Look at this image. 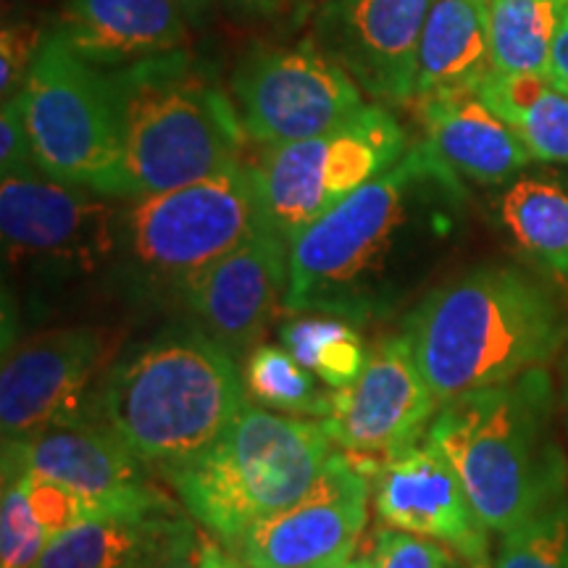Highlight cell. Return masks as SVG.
Listing matches in <instances>:
<instances>
[{
	"label": "cell",
	"instance_id": "cell-17",
	"mask_svg": "<svg viewBox=\"0 0 568 568\" xmlns=\"http://www.w3.org/2000/svg\"><path fill=\"white\" fill-rule=\"evenodd\" d=\"M374 479V510L382 527L437 539L468 568H495L489 529L479 521L456 468L429 437L395 453Z\"/></svg>",
	"mask_w": 568,
	"mask_h": 568
},
{
	"label": "cell",
	"instance_id": "cell-39",
	"mask_svg": "<svg viewBox=\"0 0 568 568\" xmlns=\"http://www.w3.org/2000/svg\"><path fill=\"white\" fill-rule=\"evenodd\" d=\"M358 545V542H355ZM353 552V548L351 550H345V552H339V556H335V558H329V560H324V564H318V566H314V568H343L345 566V560H347V556H351Z\"/></svg>",
	"mask_w": 568,
	"mask_h": 568
},
{
	"label": "cell",
	"instance_id": "cell-13",
	"mask_svg": "<svg viewBox=\"0 0 568 568\" xmlns=\"http://www.w3.org/2000/svg\"><path fill=\"white\" fill-rule=\"evenodd\" d=\"M113 347L111 332L90 324L55 326L13 345L0 374L3 439H27L84 414Z\"/></svg>",
	"mask_w": 568,
	"mask_h": 568
},
{
	"label": "cell",
	"instance_id": "cell-26",
	"mask_svg": "<svg viewBox=\"0 0 568 568\" xmlns=\"http://www.w3.org/2000/svg\"><path fill=\"white\" fill-rule=\"evenodd\" d=\"M280 345L329 389H343L366 368L368 347L351 322L329 314H297L280 326Z\"/></svg>",
	"mask_w": 568,
	"mask_h": 568
},
{
	"label": "cell",
	"instance_id": "cell-10",
	"mask_svg": "<svg viewBox=\"0 0 568 568\" xmlns=\"http://www.w3.org/2000/svg\"><path fill=\"white\" fill-rule=\"evenodd\" d=\"M105 195L45 174H3L0 232L6 264L27 276L95 274L119 253V219Z\"/></svg>",
	"mask_w": 568,
	"mask_h": 568
},
{
	"label": "cell",
	"instance_id": "cell-27",
	"mask_svg": "<svg viewBox=\"0 0 568 568\" xmlns=\"http://www.w3.org/2000/svg\"><path fill=\"white\" fill-rule=\"evenodd\" d=\"M243 379L253 400L280 414L324 418L332 410V393L322 387L324 382L297 364L295 355L282 345L253 347L245 358Z\"/></svg>",
	"mask_w": 568,
	"mask_h": 568
},
{
	"label": "cell",
	"instance_id": "cell-15",
	"mask_svg": "<svg viewBox=\"0 0 568 568\" xmlns=\"http://www.w3.org/2000/svg\"><path fill=\"white\" fill-rule=\"evenodd\" d=\"M287 287L290 243L264 224L203 268L180 301L197 329L237 358L258 347L268 326L287 311Z\"/></svg>",
	"mask_w": 568,
	"mask_h": 568
},
{
	"label": "cell",
	"instance_id": "cell-23",
	"mask_svg": "<svg viewBox=\"0 0 568 568\" xmlns=\"http://www.w3.org/2000/svg\"><path fill=\"white\" fill-rule=\"evenodd\" d=\"M497 222L518 251L568 282V182L518 174L497 197Z\"/></svg>",
	"mask_w": 568,
	"mask_h": 568
},
{
	"label": "cell",
	"instance_id": "cell-21",
	"mask_svg": "<svg viewBox=\"0 0 568 568\" xmlns=\"http://www.w3.org/2000/svg\"><path fill=\"white\" fill-rule=\"evenodd\" d=\"M190 531H195L193 521L166 497L59 531L32 568H124Z\"/></svg>",
	"mask_w": 568,
	"mask_h": 568
},
{
	"label": "cell",
	"instance_id": "cell-29",
	"mask_svg": "<svg viewBox=\"0 0 568 568\" xmlns=\"http://www.w3.org/2000/svg\"><path fill=\"white\" fill-rule=\"evenodd\" d=\"M48 542L51 535L34 516L24 479H6L0 506V568H32Z\"/></svg>",
	"mask_w": 568,
	"mask_h": 568
},
{
	"label": "cell",
	"instance_id": "cell-30",
	"mask_svg": "<svg viewBox=\"0 0 568 568\" xmlns=\"http://www.w3.org/2000/svg\"><path fill=\"white\" fill-rule=\"evenodd\" d=\"M376 568H456L450 548L437 539L379 527L372 535Z\"/></svg>",
	"mask_w": 568,
	"mask_h": 568
},
{
	"label": "cell",
	"instance_id": "cell-20",
	"mask_svg": "<svg viewBox=\"0 0 568 568\" xmlns=\"http://www.w3.org/2000/svg\"><path fill=\"white\" fill-rule=\"evenodd\" d=\"M190 21L176 0H67L53 30L84 61L124 69L180 51Z\"/></svg>",
	"mask_w": 568,
	"mask_h": 568
},
{
	"label": "cell",
	"instance_id": "cell-36",
	"mask_svg": "<svg viewBox=\"0 0 568 568\" xmlns=\"http://www.w3.org/2000/svg\"><path fill=\"white\" fill-rule=\"evenodd\" d=\"M226 9H232L237 17H253V19H266V17H280L295 3V0H224Z\"/></svg>",
	"mask_w": 568,
	"mask_h": 568
},
{
	"label": "cell",
	"instance_id": "cell-2",
	"mask_svg": "<svg viewBox=\"0 0 568 568\" xmlns=\"http://www.w3.org/2000/svg\"><path fill=\"white\" fill-rule=\"evenodd\" d=\"M403 332L443 406L548 366L568 343V308L539 276L487 264L426 290Z\"/></svg>",
	"mask_w": 568,
	"mask_h": 568
},
{
	"label": "cell",
	"instance_id": "cell-12",
	"mask_svg": "<svg viewBox=\"0 0 568 568\" xmlns=\"http://www.w3.org/2000/svg\"><path fill=\"white\" fill-rule=\"evenodd\" d=\"M439 408L406 332L368 347L366 368L353 385L332 389L324 429L366 477H376L395 453L426 437Z\"/></svg>",
	"mask_w": 568,
	"mask_h": 568
},
{
	"label": "cell",
	"instance_id": "cell-31",
	"mask_svg": "<svg viewBox=\"0 0 568 568\" xmlns=\"http://www.w3.org/2000/svg\"><path fill=\"white\" fill-rule=\"evenodd\" d=\"M48 34L32 21H6L0 32V92L3 101L17 95L38 61Z\"/></svg>",
	"mask_w": 568,
	"mask_h": 568
},
{
	"label": "cell",
	"instance_id": "cell-14",
	"mask_svg": "<svg viewBox=\"0 0 568 568\" xmlns=\"http://www.w3.org/2000/svg\"><path fill=\"white\" fill-rule=\"evenodd\" d=\"M368 493V477L347 453H332L295 503L255 521L226 548L247 568H314L364 537Z\"/></svg>",
	"mask_w": 568,
	"mask_h": 568
},
{
	"label": "cell",
	"instance_id": "cell-4",
	"mask_svg": "<svg viewBox=\"0 0 568 568\" xmlns=\"http://www.w3.org/2000/svg\"><path fill=\"white\" fill-rule=\"evenodd\" d=\"M237 358L197 326H174L119 358L90 410L153 468L195 458L245 406Z\"/></svg>",
	"mask_w": 568,
	"mask_h": 568
},
{
	"label": "cell",
	"instance_id": "cell-28",
	"mask_svg": "<svg viewBox=\"0 0 568 568\" xmlns=\"http://www.w3.org/2000/svg\"><path fill=\"white\" fill-rule=\"evenodd\" d=\"M495 568H568V497L503 535Z\"/></svg>",
	"mask_w": 568,
	"mask_h": 568
},
{
	"label": "cell",
	"instance_id": "cell-32",
	"mask_svg": "<svg viewBox=\"0 0 568 568\" xmlns=\"http://www.w3.org/2000/svg\"><path fill=\"white\" fill-rule=\"evenodd\" d=\"M0 169L3 174H42L34 161L30 134H27L24 119L17 98L3 101V116H0Z\"/></svg>",
	"mask_w": 568,
	"mask_h": 568
},
{
	"label": "cell",
	"instance_id": "cell-35",
	"mask_svg": "<svg viewBox=\"0 0 568 568\" xmlns=\"http://www.w3.org/2000/svg\"><path fill=\"white\" fill-rule=\"evenodd\" d=\"M195 568H247L234 552L226 548L222 539L197 531L195 545Z\"/></svg>",
	"mask_w": 568,
	"mask_h": 568
},
{
	"label": "cell",
	"instance_id": "cell-19",
	"mask_svg": "<svg viewBox=\"0 0 568 568\" xmlns=\"http://www.w3.org/2000/svg\"><path fill=\"white\" fill-rule=\"evenodd\" d=\"M410 103L422 140L460 180L508 184L535 161L514 126L489 109L477 88L426 92Z\"/></svg>",
	"mask_w": 568,
	"mask_h": 568
},
{
	"label": "cell",
	"instance_id": "cell-16",
	"mask_svg": "<svg viewBox=\"0 0 568 568\" xmlns=\"http://www.w3.org/2000/svg\"><path fill=\"white\" fill-rule=\"evenodd\" d=\"M432 0H324L311 40L382 103H410Z\"/></svg>",
	"mask_w": 568,
	"mask_h": 568
},
{
	"label": "cell",
	"instance_id": "cell-33",
	"mask_svg": "<svg viewBox=\"0 0 568 568\" xmlns=\"http://www.w3.org/2000/svg\"><path fill=\"white\" fill-rule=\"evenodd\" d=\"M195 545L197 531H190V535L161 545V548H155L124 568H195Z\"/></svg>",
	"mask_w": 568,
	"mask_h": 568
},
{
	"label": "cell",
	"instance_id": "cell-7",
	"mask_svg": "<svg viewBox=\"0 0 568 568\" xmlns=\"http://www.w3.org/2000/svg\"><path fill=\"white\" fill-rule=\"evenodd\" d=\"M264 226L253 163L184 187L132 197L119 219V268L134 293H172Z\"/></svg>",
	"mask_w": 568,
	"mask_h": 568
},
{
	"label": "cell",
	"instance_id": "cell-38",
	"mask_svg": "<svg viewBox=\"0 0 568 568\" xmlns=\"http://www.w3.org/2000/svg\"><path fill=\"white\" fill-rule=\"evenodd\" d=\"M176 3H180L182 9L187 11L190 19H197V17H203V13L211 9L213 0H176Z\"/></svg>",
	"mask_w": 568,
	"mask_h": 568
},
{
	"label": "cell",
	"instance_id": "cell-6",
	"mask_svg": "<svg viewBox=\"0 0 568 568\" xmlns=\"http://www.w3.org/2000/svg\"><path fill=\"white\" fill-rule=\"evenodd\" d=\"M332 445L322 422L276 416L245 403L216 443L161 474L184 510L230 545L314 485Z\"/></svg>",
	"mask_w": 568,
	"mask_h": 568
},
{
	"label": "cell",
	"instance_id": "cell-34",
	"mask_svg": "<svg viewBox=\"0 0 568 568\" xmlns=\"http://www.w3.org/2000/svg\"><path fill=\"white\" fill-rule=\"evenodd\" d=\"M545 74H548L560 90L568 92V0H564V11H560L558 30L550 48L548 71H545Z\"/></svg>",
	"mask_w": 568,
	"mask_h": 568
},
{
	"label": "cell",
	"instance_id": "cell-5",
	"mask_svg": "<svg viewBox=\"0 0 568 568\" xmlns=\"http://www.w3.org/2000/svg\"><path fill=\"white\" fill-rule=\"evenodd\" d=\"M111 77L124 122L119 197L169 193L243 163L237 105L187 53L111 69Z\"/></svg>",
	"mask_w": 568,
	"mask_h": 568
},
{
	"label": "cell",
	"instance_id": "cell-8",
	"mask_svg": "<svg viewBox=\"0 0 568 568\" xmlns=\"http://www.w3.org/2000/svg\"><path fill=\"white\" fill-rule=\"evenodd\" d=\"M13 98L42 174L119 197L124 122L111 69L84 61L53 30Z\"/></svg>",
	"mask_w": 568,
	"mask_h": 568
},
{
	"label": "cell",
	"instance_id": "cell-24",
	"mask_svg": "<svg viewBox=\"0 0 568 568\" xmlns=\"http://www.w3.org/2000/svg\"><path fill=\"white\" fill-rule=\"evenodd\" d=\"M479 95L514 126L531 159L568 166V92L548 74H506L489 71Z\"/></svg>",
	"mask_w": 568,
	"mask_h": 568
},
{
	"label": "cell",
	"instance_id": "cell-22",
	"mask_svg": "<svg viewBox=\"0 0 568 568\" xmlns=\"http://www.w3.org/2000/svg\"><path fill=\"white\" fill-rule=\"evenodd\" d=\"M493 71L487 0H432L416 55V92L479 88Z\"/></svg>",
	"mask_w": 568,
	"mask_h": 568
},
{
	"label": "cell",
	"instance_id": "cell-25",
	"mask_svg": "<svg viewBox=\"0 0 568 568\" xmlns=\"http://www.w3.org/2000/svg\"><path fill=\"white\" fill-rule=\"evenodd\" d=\"M493 69L545 74L564 0H487Z\"/></svg>",
	"mask_w": 568,
	"mask_h": 568
},
{
	"label": "cell",
	"instance_id": "cell-18",
	"mask_svg": "<svg viewBox=\"0 0 568 568\" xmlns=\"http://www.w3.org/2000/svg\"><path fill=\"white\" fill-rule=\"evenodd\" d=\"M151 468L90 408L27 439H3V481L32 474L90 497H130L159 487Z\"/></svg>",
	"mask_w": 568,
	"mask_h": 568
},
{
	"label": "cell",
	"instance_id": "cell-1",
	"mask_svg": "<svg viewBox=\"0 0 568 568\" xmlns=\"http://www.w3.org/2000/svg\"><path fill=\"white\" fill-rule=\"evenodd\" d=\"M464 184L424 140L290 243L287 314L387 322L426 290Z\"/></svg>",
	"mask_w": 568,
	"mask_h": 568
},
{
	"label": "cell",
	"instance_id": "cell-9",
	"mask_svg": "<svg viewBox=\"0 0 568 568\" xmlns=\"http://www.w3.org/2000/svg\"><path fill=\"white\" fill-rule=\"evenodd\" d=\"M408 148L406 130L382 105H366L351 122L316 138L264 148L253 163L264 224L293 243Z\"/></svg>",
	"mask_w": 568,
	"mask_h": 568
},
{
	"label": "cell",
	"instance_id": "cell-11",
	"mask_svg": "<svg viewBox=\"0 0 568 568\" xmlns=\"http://www.w3.org/2000/svg\"><path fill=\"white\" fill-rule=\"evenodd\" d=\"M230 88L247 140L264 148L316 138L366 109L358 82L314 40L255 48Z\"/></svg>",
	"mask_w": 568,
	"mask_h": 568
},
{
	"label": "cell",
	"instance_id": "cell-37",
	"mask_svg": "<svg viewBox=\"0 0 568 568\" xmlns=\"http://www.w3.org/2000/svg\"><path fill=\"white\" fill-rule=\"evenodd\" d=\"M343 568H376V556H374V539L361 537L358 545H355L351 556H347Z\"/></svg>",
	"mask_w": 568,
	"mask_h": 568
},
{
	"label": "cell",
	"instance_id": "cell-3",
	"mask_svg": "<svg viewBox=\"0 0 568 568\" xmlns=\"http://www.w3.org/2000/svg\"><path fill=\"white\" fill-rule=\"evenodd\" d=\"M426 437L450 460L497 537L566 500L568 464L548 366L443 403Z\"/></svg>",
	"mask_w": 568,
	"mask_h": 568
}]
</instances>
